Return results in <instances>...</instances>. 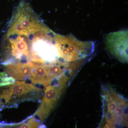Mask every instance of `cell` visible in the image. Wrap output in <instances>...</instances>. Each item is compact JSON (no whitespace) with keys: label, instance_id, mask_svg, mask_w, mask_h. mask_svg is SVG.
<instances>
[{"label":"cell","instance_id":"obj_1","mask_svg":"<svg viewBox=\"0 0 128 128\" xmlns=\"http://www.w3.org/2000/svg\"><path fill=\"white\" fill-rule=\"evenodd\" d=\"M103 114L101 126L118 128L128 126V101L108 86L102 87Z\"/></svg>","mask_w":128,"mask_h":128},{"label":"cell","instance_id":"obj_2","mask_svg":"<svg viewBox=\"0 0 128 128\" xmlns=\"http://www.w3.org/2000/svg\"><path fill=\"white\" fill-rule=\"evenodd\" d=\"M54 46L58 58L67 62L84 59L93 52L95 47L92 41H81L72 35L64 36L56 34Z\"/></svg>","mask_w":128,"mask_h":128},{"label":"cell","instance_id":"obj_3","mask_svg":"<svg viewBox=\"0 0 128 128\" xmlns=\"http://www.w3.org/2000/svg\"><path fill=\"white\" fill-rule=\"evenodd\" d=\"M105 47L111 55L123 63L128 62V31L121 30L106 35Z\"/></svg>","mask_w":128,"mask_h":128},{"label":"cell","instance_id":"obj_4","mask_svg":"<svg viewBox=\"0 0 128 128\" xmlns=\"http://www.w3.org/2000/svg\"><path fill=\"white\" fill-rule=\"evenodd\" d=\"M65 88L60 86L58 82L48 85L45 88L44 96L41 104L35 116L42 122L46 119L55 107Z\"/></svg>","mask_w":128,"mask_h":128},{"label":"cell","instance_id":"obj_5","mask_svg":"<svg viewBox=\"0 0 128 128\" xmlns=\"http://www.w3.org/2000/svg\"><path fill=\"white\" fill-rule=\"evenodd\" d=\"M37 64L32 62H13L4 65V68L6 73L15 80H22L28 78Z\"/></svg>","mask_w":128,"mask_h":128},{"label":"cell","instance_id":"obj_6","mask_svg":"<svg viewBox=\"0 0 128 128\" xmlns=\"http://www.w3.org/2000/svg\"><path fill=\"white\" fill-rule=\"evenodd\" d=\"M49 64H37L28 78L34 84L42 85L46 87L51 84L56 79L53 80L50 76L48 71Z\"/></svg>","mask_w":128,"mask_h":128},{"label":"cell","instance_id":"obj_7","mask_svg":"<svg viewBox=\"0 0 128 128\" xmlns=\"http://www.w3.org/2000/svg\"><path fill=\"white\" fill-rule=\"evenodd\" d=\"M9 89L12 96H21L34 91H38L40 89L32 84H28L24 82L17 81L10 85Z\"/></svg>","mask_w":128,"mask_h":128},{"label":"cell","instance_id":"obj_8","mask_svg":"<svg viewBox=\"0 0 128 128\" xmlns=\"http://www.w3.org/2000/svg\"><path fill=\"white\" fill-rule=\"evenodd\" d=\"M15 80L11 76H8L7 73L0 72V87L14 84L16 82Z\"/></svg>","mask_w":128,"mask_h":128},{"label":"cell","instance_id":"obj_9","mask_svg":"<svg viewBox=\"0 0 128 128\" xmlns=\"http://www.w3.org/2000/svg\"><path fill=\"white\" fill-rule=\"evenodd\" d=\"M39 123L35 118H32L26 122L18 126V128H38L39 126Z\"/></svg>","mask_w":128,"mask_h":128}]
</instances>
